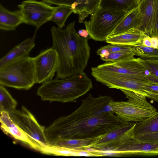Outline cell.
I'll use <instances>...</instances> for the list:
<instances>
[{"label":"cell","instance_id":"cell-1","mask_svg":"<svg viewBox=\"0 0 158 158\" xmlns=\"http://www.w3.org/2000/svg\"><path fill=\"white\" fill-rule=\"evenodd\" d=\"M110 96L93 97L89 94L80 106L69 115L56 119L45 128L50 145L62 139H84L107 135L133 123L126 122L114 114Z\"/></svg>","mask_w":158,"mask_h":158},{"label":"cell","instance_id":"cell-2","mask_svg":"<svg viewBox=\"0 0 158 158\" xmlns=\"http://www.w3.org/2000/svg\"><path fill=\"white\" fill-rule=\"evenodd\" d=\"M75 21L64 29L52 27L51 31L52 47L56 51L58 60L56 77L64 79L84 72L90 57L89 37L81 36L75 28Z\"/></svg>","mask_w":158,"mask_h":158},{"label":"cell","instance_id":"cell-3","mask_svg":"<svg viewBox=\"0 0 158 158\" xmlns=\"http://www.w3.org/2000/svg\"><path fill=\"white\" fill-rule=\"evenodd\" d=\"M92 88L91 79L83 72L67 78L56 77L42 84L36 94L43 101L65 103L76 101Z\"/></svg>","mask_w":158,"mask_h":158},{"label":"cell","instance_id":"cell-4","mask_svg":"<svg viewBox=\"0 0 158 158\" xmlns=\"http://www.w3.org/2000/svg\"><path fill=\"white\" fill-rule=\"evenodd\" d=\"M36 83L33 57L15 59L0 69V85L4 86L27 90Z\"/></svg>","mask_w":158,"mask_h":158},{"label":"cell","instance_id":"cell-5","mask_svg":"<svg viewBox=\"0 0 158 158\" xmlns=\"http://www.w3.org/2000/svg\"><path fill=\"white\" fill-rule=\"evenodd\" d=\"M120 90L128 100L119 102L113 100L110 105L114 113L122 120L139 122L149 118L157 112L156 109L147 101L146 97L130 90Z\"/></svg>","mask_w":158,"mask_h":158},{"label":"cell","instance_id":"cell-6","mask_svg":"<svg viewBox=\"0 0 158 158\" xmlns=\"http://www.w3.org/2000/svg\"><path fill=\"white\" fill-rule=\"evenodd\" d=\"M128 12L107 10L99 6L89 21L84 22L89 37L96 41H106L118 23Z\"/></svg>","mask_w":158,"mask_h":158},{"label":"cell","instance_id":"cell-7","mask_svg":"<svg viewBox=\"0 0 158 158\" xmlns=\"http://www.w3.org/2000/svg\"><path fill=\"white\" fill-rule=\"evenodd\" d=\"M14 121L27 135L41 153L50 145L45 133V128L38 123L33 114L24 106L20 110L9 113Z\"/></svg>","mask_w":158,"mask_h":158},{"label":"cell","instance_id":"cell-8","mask_svg":"<svg viewBox=\"0 0 158 158\" xmlns=\"http://www.w3.org/2000/svg\"><path fill=\"white\" fill-rule=\"evenodd\" d=\"M91 74L96 80L109 88L124 89L133 92L143 97H147L144 90L146 84H150L146 77L136 78L120 74L91 71Z\"/></svg>","mask_w":158,"mask_h":158},{"label":"cell","instance_id":"cell-9","mask_svg":"<svg viewBox=\"0 0 158 158\" xmlns=\"http://www.w3.org/2000/svg\"><path fill=\"white\" fill-rule=\"evenodd\" d=\"M91 71L120 74L136 78H145L150 72L133 57L120 60L106 62L91 68Z\"/></svg>","mask_w":158,"mask_h":158},{"label":"cell","instance_id":"cell-10","mask_svg":"<svg viewBox=\"0 0 158 158\" xmlns=\"http://www.w3.org/2000/svg\"><path fill=\"white\" fill-rule=\"evenodd\" d=\"M132 127L122 135L110 155H158V144L144 142L136 139L132 133Z\"/></svg>","mask_w":158,"mask_h":158},{"label":"cell","instance_id":"cell-11","mask_svg":"<svg viewBox=\"0 0 158 158\" xmlns=\"http://www.w3.org/2000/svg\"><path fill=\"white\" fill-rule=\"evenodd\" d=\"M18 7L22 15L24 23L36 27V30L48 22L56 8L43 1L35 0H24Z\"/></svg>","mask_w":158,"mask_h":158},{"label":"cell","instance_id":"cell-12","mask_svg":"<svg viewBox=\"0 0 158 158\" xmlns=\"http://www.w3.org/2000/svg\"><path fill=\"white\" fill-rule=\"evenodd\" d=\"M33 58L36 83L43 84L52 80L58 67L57 55L53 48L42 50Z\"/></svg>","mask_w":158,"mask_h":158},{"label":"cell","instance_id":"cell-13","mask_svg":"<svg viewBox=\"0 0 158 158\" xmlns=\"http://www.w3.org/2000/svg\"><path fill=\"white\" fill-rule=\"evenodd\" d=\"M100 0H42L51 5H65L70 7L73 13L78 15L79 22L83 23L84 20L92 15L99 5Z\"/></svg>","mask_w":158,"mask_h":158},{"label":"cell","instance_id":"cell-14","mask_svg":"<svg viewBox=\"0 0 158 158\" xmlns=\"http://www.w3.org/2000/svg\"><path fill=\"white\" fill-rule=\"evenodd\" d=\"M138 8L140 18L139 29L150 36L155 24L158 0H142Z\"/></svg>","mask_w":158,"mask_h":158},{"label":"cell","instance_id":"cell-15","mask_svg":"<svg viewBox=\"0 0 158 158\" xmlns=\"http://www.w3.org/2000/svg\"><path fill=\"white\" fill-rule=\"evenodd\" d=\"M0 122L1 128L5 133L10 135L15 139L38 151L37 147L14 122L8 113L5 111L0 112Z\"/></svg>","mask_w":158,"mask_h":158},{"label":"cell","instance_id":"cell-16","mask_svg":"<svg viewBox=\"0 0 158 158\" xmlns=\"http://www.w3.org/2000/svg\"><path fill=\"white\" fill-rule=\"evenodd\" d=\"M147 35L138 28L133 29L121 34L108 37L106 41L110 44L142 46L143 40Z\"/></svg>","mask_w":158,"mask_h":158},{"label":"cell","instance_id":"cell-17","mask_svg":"<svg viewBox=\"0 0 158 158\" xmlns=\"http://www.w3.org/2000/svg\"><path fill=\"white\" fill-rule=\"evenodd\" d=\"M35 34L32 38H27L12 48L0 60V69L15 59L29 56L35 45Z\"/></svg>","mask_w":158,"mask_h":158},{"label":"cell","instance_id":"cell-18","mask_svg":"<svg viewBox=\"0 0 158 158\" xmlns=\"http://www.w3.org/2000/svg\"><path fill=\"white\" fill-rule=\"evenodd\" d=\"M24 23L20 10L10 11L0 5V29L13 31L22 23Z\"/></svg>","mask_w":158,"mask_h":158},{"label":"cell","instance_id":"cell-19","mask_svg":"<svg viewBox=\"0 0 158 158\" xmlns=\"http://www.w3.org/2000/svg\"><path fill=\"white\" fill-rule=\"evenodd\" d=\"M140 24L138 6L125 15L108 37L121 34L133 29H139Z\"/></svg>","mask_w":158,"mask_h":158},{"label":"cell","instance_id":"cell-20","mask_svg":"<svg viewBox=\"0 0 158 158\" xmlns=\"http://www.w3.org/2000/svg\"><path fill=\"white\" fill-rule=\"evenodd\" d=\"M106 135L88 139H60L52 145L63 147L77 152H87L89 151L88 147L90 145L100 140Z\"/></svg>","mask_w":158,"mask_h":158},{"label":"cell","instance_id":"cell-21","mask_svg":"<svg viewBox=\"0 0 158 158\" xmlns=\"http://www.w3.org/2000/svg\"><path fill=\"white\" fill-rule=\"evenodd\" d=\"M141 0H100L99 6L110 10L129 12L137 7Z\"/></svg>","mask_w":158,"mask_h":158},{"label":"cell","instance_id":"cell-22","mask_svg":"<svg viewBox=\"0 0 158 158\" xmlns=\"http://www.w3.org/2000/svg\"><path fill=\"white\" fill-rule=\"evenodd\" d=\"M134 135L158 132V111L143 121L135 123L132 128Z\"/></svg>","mask_w":158,"mask_h":158},{"label":"cell","instance_id":"cell-23","mask_svg":"<svg viewBox=\"0 0 158 158\" xmlns=\"http://www.w3.org/2000/svg\"><path fill=\"white\" fill-rule=\"evenodd\" d=\"M72 13H73V10L69 6H58L48 22H53L57 25L58 28L62 29L65 26V23L67 19Z\"/></svg>","mask_w":158,"mask_h":158},{"label":"cell","instance_id":"cell-24","mask_svg":"<svg viewBox=\"0 0 158 158\" xmlns=\"http://www.w3.org/2000/svg\"><path fill=\"white\" fill-rule=\"evenodd\" d=\"M17 102L4 86L0 85V112L8 113L16 109Z\"/></svg>","mask_w":158,"mask_h":158},{"label":"cell","instance_id":"cell-25","mask_svg":"<svg viewBox=\"0 0 158 158\" xmlns=\"http://www.w3.org/2000/svg\"><path fill=\"white\" fill-rule=\"evenodd\" d=\"M81 152H77L65 148L50 145L46 148L42 153L55 156H80Z\"/></svg>","mask_w":158,"mask_h":158},{"label":"cell","instance_id":"cell-26","mask_svg":"<svg viewBox=\"0 0 158 158\" xmlns=\"http://www.w3.org/2000/svg\"><path fill=\"white\" fill-rule=\"evenodd\" d=\"M135 55L144 59L158 60V48L142 46H132Z\"/></svg>","mask_w":158,"mask_h":158},{"label":"cell","instance_id":"cell-27","mask_svg":"<svg viewBox=\"0 0 158 158\" xmlns=\"http://www.w3.org/2000/svg\"><path fill=\"white\" fill-rule=\"evenodd\" d=\"M134 56L135 54L133 52H118L109 53L106 56L100 57V58L106 62H112L132 58Z\"/></svg>","mask_w":158,"mask_h":158},{"label":"cell","instance_id":"cell-28","mask_svg":"<svg viewBox=\"0 0 158 158\" xmlns=\"http://www.w3.org/2000/svg\"><path fill=\"white\" fill-rule=\"evenodd\" d=\"M141 64L151 73L158 77V60L139 58Z\"/></svg>","mask_w":158,"mask_h":158},{"label":"cell","instance_id":"cell-29","mask_svg":"<svg viewBox=\"0 0 158 158\" xmlns=\"http://www.w3.org/2000/svg\"><path fill=\"white\" fill-rule=\"evenodd\" d=\"M102 47L109 53L133 52L132 46L119 44H110Z\"/></svg>","mask_w":158,"mask_h":158},{"label":"cell","instance_id":"cell-30","mask_svg":"<svg viewBox=\"0 0 158 158\" xmlns=\"http://www.w3.org/2000/svg\"><path fill=\"white\" fill-rule=\"evenodd\" d=\"M133 135L136 139L142 142L150 144H158V132L136 135Z\"/></svg>","mask_w":158,"mask_h":158},{"label":"cell","instance_id":"cell-31","mask_svg":"<svg viewBox=\"0 0 158 158\" xmlns=\"http://www.w3.org/2000/svg\"><path fill=\"white\" fill-rule=\"evenodd\" d=\"M143 89L147 98L158 102V85L148 84L144 86Z\"/></svg>","mask_w":158,"mask_h":158},{"label":"cell","instance_id":"cell-32","mask_svg":"<svg viewBox=\"0 0 158 158\" xmlns=\"http://www.w3.org/2000/svg\"><path fill=\"white\" fill-rule=\"evenodd\" d=\"M148 81L151 84L158 85V77L151 73L146 76Z\"/></svg>","mask_w":158,"mask_h":158},{"label":"cell","instance_id":"cell-33","mask_svg":"<svg viewBox=\"0 0 158 158\" xmlns=\"http://www.w3.org/2000/svg\"><path fill=\"white\" fill-rule=\"evenodd\" d=\"M150 36H155L158 37V9L156 16L155 25Z\"/></svg>","mask_w":158,"mask_h":158},{"label":"cell","instance_id":"cell-34","mask_svg":"<svg viewBox=\"0 0 158 158\" xmlns=\"http://www.w3.org/2000/svg\"><path fill=\"white\" fill-rule=\"evenodd\" d=\"M142 46L147 47H152V45L151 40V36L150 35H147L144 38L143 41Z\"/></svg>","mask_w":158,"mask_h":158},{"label":"cell","instance_id":"cell-35","mask_svg":"<svg viewBox=\"0 0 158 158\" xmlns=\"http://www.w3.org/2000/svg\"><path fill=\"white\" fill-rule=\"evenodd\" d=\"M151 40L152 47L154 48H158V37L157 36H151Z\"/></svg>","mask_w":158,"mask_h":158},{"label":"cell","instance_id":"cell-36","mask_svg":"<svg viewBox=\"0 0 158 158\" xmlns=\"http://www.w3.org/2000/svg\"><path fill=\"white\" fill-rule=\"evenodd\" d=\"M78 34L81 37L87 38L89 36V33L86 29H82L79 30L78 31Z\"/></svg>","mask_w":158,"mask_h":158}]
</instances>
